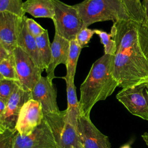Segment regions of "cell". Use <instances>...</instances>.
I'll use <instances>...</instances> for the list:
<instances>
[{
  "label": "cell",
  "instance_id": "6da1fadb",
  "mask_svg": "<svg viewBox=\"0 0 148 148\" xmlns=\"http://www.w3.org/2000/svg\"><path fill=\"white\" fill-rule=\"evenodd\" d=\"M114 57V56L104 54L92 64L80 86L79 115L90 117L94 105L105 100L119 87L113 75Z\"/></svg>",
  "mask_w": 148,
  "mask_h": 148
},
{
  "label": "cell",
  "instance_id": "7a4b0ae2",
  "mask_svg": "<svg viewBox=\"0 0 148 148\" xmlns=\"http://www.w3.org/2000/svg\"><path fill=\"white\" fill-rule=\"evenodd\" d=\"M113 75L122 88L148 82V60L140 43L116 52L114 57Z\"/></svg>",
  "mask_w": 148,
  "mask_h": 148
},
{
  "label": "cell",
  "instance_id": "3957f363",
  "mask_svg": "<svg viewBox=\"0 0 148 148\" xmlns=\"http://www.w3.org/2000/svg\"><path fill=\"white\" fill-rule=\"evenodd\" d=\"M74 6L86 27L97 22L131 19L120 0H84Z\"/></svg>",
  "mask_w": 148,
  "mask_h": 148
},
{
  "label": "cell",
  "instance_id": "277c9868",
  "mask_svg": "<svg viewBox=\"0 0 148 148\" xmlns=\"http://www.w3.org/2000/svg\"><path fill=\"white\" fill-rule=\"evenodd\" d=\"M54 8L53 21L55 33L71 41L75 39L77 34L84 27L74 5H69L60 0H52Z\"/></svg>",
  "mask_w": 148,
  "mask_h": 148
},
{
  "label": "cell",
  "instance_id": "5b68a950",
  "mask_svg": "<svg viewBox=\"0 0 148 148\" xmlns=\"http://www.w3.org/2000/svg\"><path fill=\"white\" fill-rule=\"evenodd\" d=\"M49 124L57 148H72L79 142L76 128L68 121L66 110L44 115Z\"/></svg>",
  "mask_w": 148,
  "mask_h": 148
},
{
  "label": "cell",
  "instance_id": "8992f818",
  "mask_svg": "<svg viewBox=\"0 0 148 148\" xmlns=\"http://www.w3.org/2000/svg\"><path fill=\"white\" fill-rule=\"evenodd\" d=\"M116 98L132 114L148 120V82L122 88Z\"/></svg>",
  "mask_w": 148,
  "mask_h": 148
},
{
  "label": "cell",
  "instance_id": "52a82bcc",
  "mask_svg": "<svg viewBox=\"0 0 148 148\" xmlns=\"http://www.w3.org/2000/svg\"><path fill=\"white\" fill-rule=\"evenodd\" d=\"M18 80L17 84L24 90L31 92L39 80L43 71L20 47L13 52Z\"/></svg>",
  "mask_w": 148,
  "mask_h": 148
},
{
  "label": "cell",
  "instance_id": "ba28073f",
  "mask_svg": "<svg viewBox=\"0 0 148 148\" xmlns=\"http://www.w3.org/2000/svg\"><path fill=\"white\" fill-rule=\"evenodd\" d=\"M13 148H57L52 131L45 117L29 135L24 136L17 133Z\"/></svg>",
  "mask_w": 148,
  "mask_h": 148
},
{
  "label": "cell",
  "instance_id": "9c48e42d",
  "mask_svg": "<svg viewBox=\"0 0 148 148\" xmlns=\"http://www.w3.org/2000/svg\"><path fill=\"white\" fill-rule=\"evenodd\" d=\"M76 129L84 148H111L108 137L94 125L90 117L79 115Z\"/></svg>",
  "mask_w": 148,
  "mask_h": 148
},
{
  "label": "cell",
  "instance_id": "30bf717a",
  "mask_svg": "<svg viewBox=\"0 0 148 148\" xmlns=\"http://www.w3.org/2000/svg\"><path fill=\"white\" fill-rule=\"evenodd\" d=\"M44 114L41 104L31 99L23 106L16 124V130L21 135L31 134L42 123Z\"/></svg>",
  "mask_w": 148,
  "mask_h": 148
},
{
  "label": "cell",
  "instance_id": "8fae6325",
  "mask_svg": "<svg viewBox=\"0 0 148 148\" xmlns=\"http://www.w3.org/2000/svg\"><path fill=\"white\" fill-rule=\"evenodd\" d=\"M23 17L9 12H0V45L10 53L17 47Z\"/></svg>",
  "mask_w": 148,
  "mask_h": 148
},
{
  "label": "cell",
  "instance_id": "7c38bea8",
  "mask_svg": "<svg viewBox=\"0 0 148 148\" xmlns=\"http://www.w3.org/2000/svg\"><path fill=\"white\" fill-rule=\"evenodd\" d=\"M110 33L116 45V52L129 49L139 43L138 23L130 19L113 23Z\"/></svg>",
  "mask_w": 148,
  "mask_h": 148
},
{
  "label": "cell",
  "instance_id": "4fadbf2b",
  "mask_svg": "<svg viewBox=\"0 0 148 148\" xmlns=\"http://www.w3.org/2000/svg\"><path fill=\"white\" fill-rule=\"evenodd\" d=\"M31 94L32 98L41 104L44 115L60 112L57 102L56 88L46 76H41Z\"/></svg>",
  "mask_w": 148,
  "mask_h": 148
},
{
  "label": "cell",
  "instance_id": "5bb4252c",
  "mask_svg": "<svg viewBox=\"0 0 148 148\" xmlns=\"http://www.w3.org/2000/svg\"><path fill=\"white\" fill-rule=\"evenodd\" d=\"M32 98L31 92L27 91L17 84L14 92L6 103L5 116V129L14 131L16 130V124L20 110L24 105Z\"/></svg>",
  "mask_w": 148,
  "mask_h": 148
},
{
  "label": "cell",
  "instance_id": "9a60e30c",
  "mask_svg": "<svg viewBox=\"0 0 148 148\" xmlns=\"http://www.w3.org/2000/svg\"><path fill=\"white\" fill-rule=\"evenodd\" d=\"M70 47V41L55 33L51 44V57L50 64L46 69V77L50 80L56 77L55 69L60 64L66 65Z\"/></svg>",
  "mask_w": 148,
  "mask_h": 148
},
{
  "label": "cell",
  "instance_id": "2e32d148",
  "mask_svg": "<svg viewBox=\"0 0 148 148\" xmlns=\"http://www.w3.org/2000/svg\"><path fill=\"white\" fill-rule=\"evenodd\" d=\"M17 47H20L32 59L40 69L42 71L44 70L39 54L36 38L33 36L27 29L25 23V16L23 17L18 38Z\"/></svg>",
  "mask_w": 148,
  "mask_h": 148
},
{
  "label": "cell",
  "instance_id": "e0dca14e",
  "mask_svg": "<svg viewBox=\"0 0 148 148\" xmlns=\"http://www.w3.org/2000/svg\"><path fill=\"white\" fill-rule=\"evenodd\" d=\"M24 13L35 18H49L53 20L54 8L52 0H26L23 2Z\"/></svg>",
  "mask_w": 148,
  "mask_h": 148
},
{
  "label": "cell",
  "instance_id": "ac0fdd59",
  "mask_svg": "<svg viewBox=\"0 0 148 148\" xmlns=\"http://www.w3.org/2000/svg\"><path fill=\"white\" fill-rule=\"evenodd\" d=\"M64 79L66 83V88L67 108L66 110L67 117L69 123L76 128L77 119L79 116V103L77 98L74 80L65 78Z\"/></svg>",
  "mask_w": 148,
  "mask_h": 148
},
{
  "label": "cell",
  "instance_id": "d6986e66",
  "mask_svg": "<svg viewBox=\"0 0 148 148\" xmlns=\"http://www.w3.org/2000/svg\"><path fill=\"white\" fill-rule=\"evenodd\" d=\"M82 48L80 47L77 41L75 39L70 41L68 61L66 63V73L63 77L75 80L77 61Z\"/></svg>",
  "mask_w": 148,
  "mask_h": 148
},
{
  "label": "cell",
  "instance_id": "ffe728a7",
  "mask_svg": "<svg viewBox=\"0 0 148 148\" xmlns=\"http://www.w3.org/2000/svg\"><path fill=\"white\" fill-rule=\"evenodd\" d=\"M36 41L43 69L46 70L50 64L51 57V45L47 30L36 38Z\"/></svg>",
  "mask_w": 148,
  "mask_h": 148
},
{
  "label": "cell",
  "instance_id": "44dd1931",
  "mask_svg": "<svg viewBox=\"0 0 148 148\" xmlns=\"http://www.w3.org/2000/svg\"><path fill=\"white\" fill-rule=\"evenodd\" d=\"M125 7L131 20L138 24H143L145 14L141 0H120Z\"/></svg>",
  "mask_w": 148,
  "mask_h": 148
},
{
  "label": "cell",
  "instance_id": "7402d4cb",
  "mask_svg": "<svg viewBox=\"0 0 148 148\" xmlns=\"http://www.w3.org/2000/svg\"><path fill=\"white\" fill-rule=\"evenodd\" d=\"M0 79L18 80L13 54L6 59L0 61Z\"/></svg>",
  "mask_w": 148,
  "mask_h": 148
},
{
  "label": "cell",
  "instance_id": "603a6c76",
  "mask_svg": "<svg viewBox=\"0 0 148 148\" xmlns=\"http://www.w3.org/2000/svg\"><path fill=\"white\" fill-rule=\"evenodd\" d=\"M22 0H0V12H9L23 17L25 13Z\"/></svg>",
  "mask_w": 148,
  "mask_h": 148
},
{
  "label": "cell",
  "instance_id": "cb8c5ba5",
  "mask_svg": "<svg viewBox=\"0 0 148 148\" xmlns=\"http://www.w3.org/2000/svg\"><path fill=\"white\" fill-rule=\"evenodd\" d=\"M95 34H97L100 39L101 43L103 45L104 54L114 56L116 53V45L112 38L111 33H108L101 29H94Z\"/></svg>",
  "mask_w": 148,
  "mask_h": 148
},
{
  "label": "cell",
  "instance_id": "d4e9b609",
  "mask_svg": "<svg viewBox=\"0 0 148 148\" xmlns=\"http://www.w3.org/2000/svg\"><path fill=\"white\" fill-rule=\"evenodd\" d=\"M17 84V83L15 80L0 79V99L7 103Z\"/></svg>",
  "mask_w": 148,
  "mask_h": 148
},
{
  "label": "cell",
  "instance_id": "484cf974",
  "mask_svg": "<svg viewBox=\"0 0 148 148\" xmlns=\"http://www.w3.org/2000/svg\"><path fill=\"white\" fill-rule=\"evenodd\" d=\"M138 34L141 49L148 60V27L138 24Z\"/></svg>",
  "mask_w": 148,
  "mask_h": 148
},
{
  "label": "cell",
  "instance_id": "4316f807",
  "mask_svg": "<svg viewBox=\"0 0 148 148\" xmlns=\"http://www.w3.org/2000/svg\"><path fill=\"white\" fill-rule=\"evenodd\" d=\"M94 34H95L94 29L84 27L77 34L76 40L80 47L83 49L88 46V43Z\"/></svg>",
  "mask_w": 148,
  "mask_h": 148
},
{
  "label": "cell",
  "instance_id": "83f0119b",
  "mask_svg": "<svg viewBox=\"0 0 148 148\" xmlns=\"http://www.w3.org/2000/svg\"><path fill=\"white\" fill-rule=\"evenodd\" d=\"M17 133V130L12 131L9 129L0 133V148H13L14 139Z\"/></svg>",
  "mask_w": 148,
  "mask_h": 148
},
{
  "label": "cell",
  "instance_id": "f1b7e54d",
  "mask_svg": "<svg viewBox=\"0 0 148 148\" xmlns=\"http://www.w3.org/2000/svg\"><path fill=\"white\" fill-rule=\"evenodd\" d=\"M25 23L28 31L35 38H37L40 36L46 30V29L43 28L39 24L36 22L34 19L28 18L26 16Z\"/></svg>",
  "mask_w": 148,
  "mask_h": 148
},
{
  "label": "cell",
  "instance_id": "f546056e",
  "mask_svg": "<svg viewBox=\"0 0 148 148\" xmlns=\"http://www.w3.org/2000/svg\"><path fill=\"white\" fill-rule=\"evenodd\" d=\"M6 102L0 99V133H2L5 130L4 121L6 109Z\"/></svg>",
  "mask_w": 148,
  "mask_h": 148
},
{
  "label": "cell",
  "instance_id": "4dcf8cb0",
  "mask_svg": "<svg viewBox=\"0 0 148 148\" xmlns=\"http://www.w3.org/2000/svg\"><path fill=\"white\" fill-rule=\"evenodd\" d=\"M142 4L145 14V21L142 24L148 27V0H142Z\"/></svg>",
  "mask_w": 148,
  "mask_h": 148
},
{
  "label": "cell",
  "instance_id": "1f68e13d",
  "mask_svg": "<svg viewBox=\"0 0 148 148\" xmlns=\"http://www.w3.org/2000/svg\"><path fill=\"white\" fill-rule=\"evenodd\" d=\"M12 54L9 53L2 46L0 45V61L9 58Z\"/></svg>",
  "mask_w": 148,
  "mask_h": 148
},
{
  "label": "cell",
  "instance_id": "d6a6232c",
  "mask_svg": "<svg viewBox=\"0 0 148 148\" xmlns=\"http://www.w3.org/2000/svg\"><path fill=\"white\" fill-rule=\"evenodd\" d=\"M142 138H143V139L145 142V143H146V145L147 146V148H148V133H147V132L144 133L142 135Z\"/></svg>",
  "mask_w": 148,
  "mask_h": 148
},
{
  "label": "cell",
  "instance_id": "836d02e7",
  "mask_svg": "<svg viewBox=\"0 0 148 148\" xmlns=\"http://www.w3.org/2000/svg\"><path fill=\"white\" fill-rule=\"evenodd\" d=\"M120 148H131V146L130 143H126L121 146Z\"/></svg>",
  "mask_w": 148,
  "mask_h": 148
},
{
  "label": "cell",
  "instance_id": "e575fe53",
  "mask_svg": "<svg viewBox=\"0 0 148 148\" xmlns=\"http://www.w3.org/2000/svg\"><path fill=\"white\" fill-rule=\"evenodd\" d=\"M72 148H84V147H83V146L82 145L81 143H80V141H79V142L75 146H74V147H72Z\"/></svg>",
  "mask_w": 148,
  "mask_h": 148
}]
</instances>
